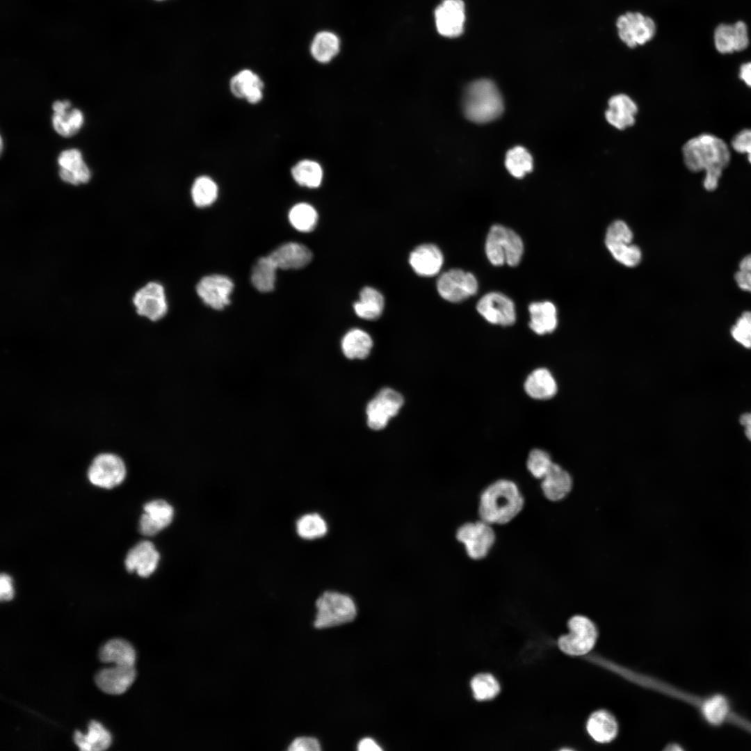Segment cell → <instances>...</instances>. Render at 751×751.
<instances>
[{
  "instance_id": "6da1fadb",
  "label": "cell",
  "mask_w": 751,
  "mask_h": 751,
  "mask_svg": "<svg viewBox=\"0 0 751 751\" xmlns=\"http://www.w3.org/2000/svg\"><path fill=\"white\" fill-rule=\"evenodd\" d=\"M682 152L684 163L690 170H705L704 188L708 191L716 189L722 170L730 159L726 143L714 136L702 134L688 140Z\"/></svg>"
},
{
  "instance_id": "7a4b0ae2",
  "label": "cell",
  "mask_w": 751,
  "mask_h": 751,
  "mask_svg": "<svg viewBox=\"0 0 751 751\" xmlns=\"http://www.w3.org/2000/svg\"><path fill=\"white\" fill-rule=\"evenodd\" d=\"M524 496L517 484L508 479H499L487 486L478 501L480 519L492 524L511 522L522 510Z\"/></svg>"
},
{
  "instance_id": "3957f363",
  "label": "cell",
  "mask_w": 751,
  "mask_h": 751,
  "mask_svg": "<svg viewBox=\"0 0 751 751\" xmlns=\"http://www.w3.org/2000/svg\"><path fill=\"white\" fill-rule=\"evenodd\" d=\"M462 107L466 118L476 123L496 120L503 111V102L496 85L490 80H476L466 88Z\"/></svg>"
},
{
  "instance_id": "277c9868",
  "label": "cell",
  "mask_w": 751,
  "mask_h": 751,
  "mask_svg": "<svg viewBox=\"0 0 751 751\" xmlns=\"http://www.w3.org/2000/svg\"><path fill=\"white\" fill-rule=\"evenodd\" d=\"M523 252V242L514 231L500 225L490 228L486 239L485 253L492 264H507L515 266L520 262Z\"/></svg>"
},
{
  "instance_id": "5b68a950",
  "label": "cell",
  "mask_w": 751,
  "mask_h": 751,
  "mask_svg": "<svg viewBox=\"0 0 751 751\" xmlns=\"http://www.w3.org/2000/svg\"><path fill=\"white\" fill-rule=\"evenodd\" d=\"M317 613L314 625L317 629L335 627L353 621L357 615L356 605L348 595L325 591L316 600Z\"/></svg>"
},
{
  "instance_id": "8992f818",
  "label": "cell",
  "mask_w": 751,
  "mask_h": 751,
  "mask_svg": "<svg viewBox=\"0 0 751 751\" xmlns=\"http://www.w3.org/2000/svg\"><path fill=\"white\" fill-rule=\"evenodd\" d=\"M669 693L697 707L711 725L732 723L751 733V722L732 711L727 700L722 695H715L703 698L673 688H670Z\"/></svg>"
},
{
  "instance_id": "52a82bcc",
  "label": "cell",
  "mask_w": 751,
  "mask_h": 751,
  "mask_svg": "<svg viewBox=\"0 0 751 751\" xmlns=\"http://www.w3.org/2000/svg\"><path fill=\"white\" fill-rule=\"evenodd\" d=\"M569 633L558 640L559 649L572 656L587 654L594 647L598 636L595 623L583 615H574L567 623Z\"/></svg>"
},
{
  "instance_id": "ba28073f",
  "label": "cell",
  "mask_w": 751,
  "mask_h": 751,
  "mask_svg": "<svg viewBox=\"0 0 751 751\" xmlns=\"http://www.w3.org/2000/svg\"><path fill=\"white\" fill-rule=\"evenodd\" d=\"M455 536L463 544L468 556L476 560L486 557L496 540L492 525L481 519L461 525L457 529Z\"/></svg>"
},
{
  "instance_id": "9c48e42d",
  "label": "cell",
  "mask_w": 751,
  "mask_h": 751,
  "mask_svg": "<svg viewBox=\"0 0 751 751\" xmlns=\"http://www.w3.org/2000/svg\"><path fill=\"white\" fill-rule=\"evenodd\" d=\"M632 239V232L622 220L612 223L606 231V248L617 261L629 267L636 266L641 259L639 248L631 244Z\"/></svg>"
},
{
  "instance_id": "30bf717a",
  "label": "cell",
  "mask_w": 751,
  "mask_h": 751,
  "mask_svg": "<svg viewBox=\"0 0 751 751\" xmlns=\"http://www.w3.org/2000/svg\"><path fill=\"white\" fill-rule=\"evenodd\" d=\"M126 476L123 460L113 453H102L92 460L88 477L93 485L106 489L120 485Z\"/></svg>"
},
{
  "instance_id": "8fae6325",
  "label": "cell",
  "mask_w": 751,
  "mask_h": 751,
  "mask_svg": "<svg viewBox=\"0 0 751 751\" xmlns=\"http://www.w3.org/2000/svg\"><path fill=\"white\" fill-rule=\"evenodd\" d=\"M437 289L444 299L458 302L476 293L478 282L471 273L453 268L439 276L437 281Z\"/></svg>"
},
{
  "instance_id": "7c38bea8",
  "label": "cell",
  "mask_w": 751,
  "mask_h": 751,
  "mask_svg": "<svg viewBox=\"0 0 751 751\" xmlns=\"http://www.w3.org/2000/svg\"><path fill=\"white\" fill-rule=\"evenodd\" d=\"M403 401L401 394L391 389L380 391L366 407L369 426L373 430L384 428L390 418L398 413Z\"/></svg>"
},
{
  "instance_id": "4fadbf2b",
  "label": "cell",
  "mask_w": 751,
  "mask_h": 751,
  "mask_svg": "<svg viewBox=\"0 0 751 751\" xmlns=\"http://www.w3.org/2000/svg\"><path fill=\"white\" fill-rule=\"evenodd\" d=\"M617 26L619 37L631 48L649 41L656 33L654 22L639 13H627L620 16Z\"/></svg>"
},
{
  "instance_id": "5bb4252c",
  "label": "cell",
  "mask_w": 751,
  "mask_h": 751,
  "mask_svg": "<svg viewBox=\"0 0 751 751\" xmlns=\"http://www.w3.org/2000/svg\"><path fill=\"white\" fill-rule=\"evenodd\" d=\"M133 302L138 314L152 321L162 318L168 311L164 288L154 282H149L138 290L134 294Z\"/></svg>"
},
{
  "instance_id": "9a60e30c",
  "label": "cell",
  "mask_w": 751,
  "mask_h": 751,
  "mask_svg": "<svg viewBox=\"0 0 751 751\" xmlns=\"http://www.w3.org/2000/svg\"><path fill=\"white\" fill-rule=\"evenodd\" d=\"M476 308L479 314L492 324L508 326L516 320L513 302L501 293L485 294L479 300Z\"/></svg>"
},
{
  "instance_id": "2e32d148",
  "label": "cell",
  "mask_w": 751,
  "mask_h": 751,
  "mask_svg": "<svg viewBox=\"0 0 751 751\" xmlns=\"http://www.w3.org/2000/svg\"><path fill=\"white\" fill-rule=\"evenodd\" d=\"M233 288L234 284L228 277L211 275L200 280L196 286V291L206 305L220 310L229 304V296Z\"/></svg>"
},
{
  "instance_id": "e0dca14e",
  "label": "cell",
  "mask_w": 751,
  "mask_h": 751,
  "mask_svg": "<svg viewBox=\"0 0 751 751\" xmlns=\"http://www.w3.org/2000/svg\"><path fill=\"white\" fill-rule=\"evenodd\" d=\"M437 31L444 37L455 38L463 31L465 4L462 0H444L435 10Z\"/></svg>"
},
{
  "instance_id": "ac0fdd59",
  "label": "cell",
  "mask_w": 751,
  "mask_h": 751,
  "mask_svg": "<svg viewBox=\"0 0 751 751\" xmlns=\"http://www.w3.org/2000/svg\"><path fill=\"white\" fill-rule=\"evenodd\" d=\"M136 676L134 666L115 665L98 671L95 677V681L103 692L111 695H120L131 686Z\"/></svg>"
},
{
  "instance_id": "d6986e66",
  "label": "cell",
  "mask_w": 751,
  "mask_h": 751,
  "mask_svg": "<svg viewBox=\"0 0 751 751\" xmlns=\"http://www.w3.org/2000/svg\"><path fill=\"white\" fill-rule=\"evenodd\" d=\"M139 523L142 534L151 536L167 527L172 521V507L163 500H154L144 506Z\"/></svg>"
},
{
  "instance_id": "ffe728a7",
  "label": "cell",
  "mask_w": 751,
  "mask_h": 751,
  "mask_svg": "<svg viewBox=\"0 0 751 751\" xmlns=\"http://www.w3.org/2000/svg\"><path fill=\"white\" fill-rule=\"evenodd\" d=\"M159 560V554L154 544L142 541L128 552L124 564L127 571L136 572L140 576L147 577L156 570Z\"/></svg>"
},
{
  "instance_id": "44dd1931",
  "label": "cell",
  "mask_w": 751,
  "mask_h": 751,
  "mask_svg": "<svg viewBox=\"0 0 751 751\" xmlns=\"http://www.w3.org/2000/svg\"><path fill=\"white\" fill-rule=\"evenodd\" d=\"M714 42L717 50L722 54L744 50L749 44L745 24L740 21L733 25H719L714 33Z\"/></svg>"
},
{
  "instance_id": "7402d4cb",
  "label": "cell",
  "mask_w": 751,
  "mask_h": 751,
  "mask_svg": "<svg viewBox=\"0 0 751 751\" xmlns=\"http://www.w3.org/2000/svg\"><path fill=\"white\" fill-rule=\"evenodd\" d=\"M608 106L605 118L613 127L622 130L634 124L638 106L627 95L617 94L612 96L608 101Z\"/></svg>"
},
{
  "instance_id": "603a6c76",
  "label": "cell",
  "mask_w": 751,
  "mask_h": 751,
  "mask_svg": "<svg viewBox=\"0 0 751 751\" xmlns=\"http://www.w3.org/2000/svg\"><path fill=\"white\" fill-rule=\"evenodd\" d=\"M268 256L277 268L282 270L301 268L312 259V254L307 247L295 242L279 246Z\"/></svg>"
},
{
  "instance_id": "cb8c5ba5",
  "label": "cell",
  "mask_w": 751,
  "mask_h": 751,
  "mask_svg": "<svg viewBox=\"0 0 751 751\" xmlns=\"http://www.w3.org/2000/svg\"><path fill=\"white\" fill-rule=\"evenodd\" d=\"M409 262L417 274L431 277L440 270L443 264V255L435 245L423 244L410 253Z\"/></svg>"
},
{
  "instance_id": "d4e9b609",
  "label": "cell",
  "mask_w": 751,
  "mask_h": 751,
  "mask_svg": "<svg viewBox=\"0 0 751 751\" xmlns=\"http://www.w3.org/2000/svg\"><path fill=\"white\" fill-rule=\"evenodd\" d=\"M229 88L234 96L244 98L250 104H257L263 97L264 83L250 70H243L236 74L230 80Z\"/></svg>"
},
{
  "instance_id": "484cf974",
  "label": "cell",
  "mask_w": 751,
  "mask_h": 751,
  "mask_svg": "<svg viewBox=\"0 0 751 751\" xmlns=\"http://www.w3.org/2000/svg\"><path fill=\"white\" fill-rule=\"evenodd\" d=\"M58 162L60 166L59 175L63 181L78 185L87 183L90 180V171L78 150L72 149L62 152Z\"/></svg>"
},
{
  "instance_id": "4316f807",
  "label": "cell",
  "mask_w": 751,
  "mask_h": 751,
  "mask_svg": "<svg viewBox=\"0 0 751 751\" xmlns=\"http://www.w3.org/2000/svg\"><path fill=\"white\" fill-rule=\"evenodd\" d=\"M541 480V489L544 495L553 501H560L565 497L572 486V480L569 473L554 462Z\"/></svg>"
},
{
  "instance_id": "83f0119b",
  "label": "cell",
  "mask_w": 751,
  "mask_h": 751,
  "mask_svg": "<svg viewBox=\"0 0 751 751\" xmlns=\"http://www.w3.org/2000/svg\"><path fill=\"white\" fill-rule=\"evenodd\" d=\"M588 734L596 742L606 743L612 741L618 732L617 722L615 716L604 709L593 712L586 722Z\"/></svg>"
},
{
  "instance_id": "f1b7e54d",
  "label": "cell",
  "mask_w": 751,
  "mask_h": 751,
  "mask_svg": "<svg viewBox=\"0 0 751 751\" xmlns=\"http://www.w3.org/2000/svg\"><path fill=\"white\" fill-rule=\"evenodd\" d=\"M524 390L528 396L536 400H547L557 392V383L552 373L545 368L533 370L526 378Z\"/></svg>"
},
{
  "instance_id": "f546056e",
  "label": "cell",
  "mask_w": 751,
  "mask_h": 751,
  "mask_svg": "<svg viewBox=\"0 0 751 751\" xmlns=\"http://www.w3.org/2000/svg\"><path fill=\"white\" fill-rule=\"evenodd\" d=\"M70 106V102L67 100L64 102L56 101L53 104L52 108L54 114L52 117V124L54 129L64 137H70L74 135L83 124V118L82 113L78 109H73L67 112Z\"/></svg>"
},
{
  "instance_id": "4dcf8cb0",
  "label": "cell",
  "mask_w": 751,
  "mask_h": 751,
  "mask_svg": "<svg viewBox=\"0 0 751 751\" xmlns=\"http://www.w3.org/2000/svg\"><path fill=\"white\" fill-rule=\"evenodd\" d=\"M99 658L103 663H114L115 665L134 666L136 654L132 645L126 640L113 638L100 648Z\"/></svg>"
},
{
  "instance_id": "1f68e13d",
  "label": "cell",
  "mask_w": 751,
  "mask_h": 751,
  "mask_svg": "<svg viewBox=\"0 0 751 751\" xmlns=\"http://www.w3.org/2000/svg\"><path fill=\"white\" fill-rule=\"evenodd\" d=\"M530 328L542 335L552 332L557 326V312L555 305L549 301L533 302L528 307Z\"/></svg>"
},
{
  "instance_id": "d6a6232c",
  "label": "cell",
  "mask_w": 751,
  "mask_h": 751,
  "mask_svg": "<svg viewBox=\"0 0 751 751\" xmlns=\"http://www.w3.org/2000/svg\"><path fill=\"white\" fill-rule=\"evenodd\" d=\"M74 741L82 751H102L111 745V736L101 723L92 720L88 725L86 734H83L79 730L75 731Z\"/></svg>"
},
{
  "instance_id": "836d02e7",
  "label": "cell",
  "mask_w": 751,
  "mask_h": 751,
  "mask_svg": "<svg viewBox=\"0 0 751 751\" xmlns=\"http://www.w3.org/2000/svg\"><path fill=\"white\" fill-rule=\"evenodd\" d=\"M384 305L382 295L378 290L366 286L360 291V299L353 305V309L359 317L375 320L382 314Z\"/></svg>"
},
{
  "instance_id": "e575fe53",
  "label": "cell",
  "mask_w": 751,
  "mask_h": 751,
  "mask_svg": "<svg viewBox=\"0 0 751 751\" xmlns=\"http://www.w3.org/2000/svg\"><path fill=\"white\" fill-rule=\"evenodd\" d=\"M373 346L369 334L362 330L355 328L348 331L341 341V348L349 359L366 358Z\"/></svg>"
},
{
  "instance_id": "d590c367",
  "label": "cell",
  "mask_w": 751,
  "mask_h": 751,
  "mask_svg": "<svg viewBox=\"0 0 751 751\" xmlns=\"http://www.w3.org/2000/svg\"><path fill=\"white\" fill-rule=\"evenodd\" d=\"M339 37L332 32L323 31L318 32L314 37L310 46V52L316 61L326 63L332 60L339 53Z\"/></svg>"
},
{
  "instance_id": "8d00e7d4",
  "label": "cell",
  "mask_w": 751,
  "mask_h": 751,
  "mask_svg": "<svg viewBox=\"0 0 751 751\" xmlns=\"http://www.w3.org/2000/svg\"><path fill=\"white\" fill-rule=\"evenodd\" d=\"M277 267L269 256L261 257L254 266L251 282L256 289L266 293L274 289Z\"/></svg>"
},
{
  "instance_id": "74e56055",
  "label": "cell",
  "mask_w": 751,
  "mask_h": 751,
  "mask_svg": "<svg viewBox=\"0 0 751 751\" xmlns=\"http://www.w3.org/2000/svg\"><path fill=\"white\" fill-rule=\"evenodd\" d=\"M323 175L321 165L308 159L299 161L291 169V175L295 181L307 188L318 187L322 182Z\"/></svg>"
},
{
  "instance_id": "f35d334b",
  "label": "cell",
  "mask_w": 751,
  "mask_h": 751,
  "mask_svg": "<svg viewBox=\"0 0 751 751\" xmlns=\"http://www.w3.org/2000/svg\"><path fill=\"white\" fill-rule=\"evenodd\" d=\"M297 534L301 538L313 540L323 538L328 532V524L325 519L317 512L307 513L302 515L296 524Z\"/></svg>"
},
{
  "instance_id": "ab89813d",
  "label": "cell",
  "mask_w": 751,
  "mask_h": 751,
  "mask_svg": "<svg viewBox=\"0 0 751 751\" xmlns=\"http://www.w3.org/2000/svg\"><path fill=\"white\" fill-rule=\"evenodd\" d=\"M218 188L216 183L208 176H200L195 179L191 187V197L198 207H205L212 204L216 200Z\"/></svg>"
},
{
  "instance_id": "60d3db41",
  "label": "cell",
  "mask_w": 751,
  "mask_h": 751,
  "mask_svg": "<svg viewBox=\"0 0 751 751\" xmlns=\"http://www.w3.org/2000/svg\"><path fill=\"white\" fill-rule=\"evenodd\" d=\"M289 219L292 226L302 232L312 231L318 221V213L310 204L305 202L295 204L290 210Z\"/></svg>"
},
{
  "instance_id": "b9f144b4",
  "label": "cell",
  "mask_w": 751,
  "mask_h": 751,
  "mask_svg": "<svg viewBox=\"0 0 751 751\" xmlns=\"http://www.w3.org/2000/svg\"><path fill=\"white\" fill-rule=\"evenodd\" d=\"M505 164L512 176L521 178L532 170L533 158L524 147L516 146L507 152Z\"/></svg>"
},
{
  "instance_id": "7bdbcfd3",
  "label": "cell",
  "mask_w": 751,
  "mask_h": 751,
  "mask_svg": "<svg viewBox=\"0 0 751 751\" xmlns=\"http://www.w3.org/2000/svg\"><path fill=\"white\" fill-rule=\"evenodd\" d=\"M470 686L474 697L478 701L493 699L500 691L499 683L490 673H480L475 675L471 680Z\"/></svg>"
},
{
  "instance_id": "ee69618b",
  "label": "cell",
  "mask_w": 751,
  "mask_h": 751,
  "mask_svg": "<svg viewBox=\"0 0 751 751\" xmlns=\"http://www.w3.org/2000/svg\"><path fill=\"white\" fill-rule=\"evenodd\" d=\"M553 464L551 456L547 452L540 449H535L528 454L526 467L533 477L542 479Z\"/></svg>"
},
{
  "instance_id": "f6af8a7d",
  "label": "cell",
  "mask_w": 751,
  "mask_h": 751,
  "mask_svg": "<svg viewBox=\"0 0 751 751\" xmlns=\"http://www.w3.org/2000/svg\"><path fill=\"white\" fill-rule=\"evenodd\" d=\"M731 334L738 343L751 348V312H745L731 329Z\"/></svg>"
},
{
  "instance_id": "bcb514c9",
  "label": "cell",
  "mask_w": 751,
  "mask_h": 751,
  "mask_svg": "<svg viewBox=\"0 0 751 751\" xmlns=\"http://www.w3.org/2000/svg\"><path fill=\"white\" fill-rule=\"evenodd\" d=\"M732 145L738 152L747 153L751 163V130L745 129L738 133L733 139Z\"/></svg>"
},
{
  "instance_id": "7dc6e473",
  "label": "cell",
  "mask_w": 751,
  "mask_h": 751,
  "mask_svg": "<svg viewBox=\"0 0 751 751\" xmlns=\"http://www.w3.org/2000/svg\"><path fill=\"white\" fill-rule=\"evenodd\" d=\"M288 750L290 751H319L321 746L316 738L302 736L295 738L289 745Z\"/></svg>"
},
{
  "instance_id": "c3c4849f",
  "label": "cell",
  "mask_w": 751,
  "mask_h": 751,
  "mask_svg": "<svg viewBox=\"0 0 751 751\" xmlns=\"http://www.w3.org/2000/svg\"><path fill=\"white\" fill-rule=\"evenodd\" d=\"M14 596L12 578L7 574L2 573L0 576V599L2 601H9Z\"/></svg>"
},
{
  "instance_id": "681fc988",
  "label": "cell",
  "mask_w": 751,
  "mask_h": 751,
  "mask_svg": "<svg viewBox=\"0 0 751 751\" xmlns=\"http://www.w3.org/2000/svg\"><path fill=\"white\" fill-rule=\"evenodd\" d=\"M735 280L741 289L751 292V272L739 270Z\"/></svg>"
},
{
  "instance_id": "f907efd6",
  "label": "cell",
  "mask_w": 751,
  "mask_h": 751,
  "mask_svg": "<svg viewBox=\"0 0 751 751\" xmlns=\"http://www.w3.org/2000/svg\"><path fill=\"white\" fill-rule=\"evenodd\" d=\"M357 749L360 751L382 750V748L376 743V741L370 738L362 739L357 745Z\"/></svg>"
},
{
  "instance_id": "816d5d0a",
  "label": "cell",
  "mask_w": 751,
  "mask_h": 751,
  "mask_svg": "<svg viewBox=\"0 0 751 751\" xmlns=\"http://www.w3.org/2000/svg\"><path fill=\"white\" fill-rule=\"evenodd\" d=\"M740 423L745 428V436L751 442V412L742 414Z\"/></svg>"
},
{
  "instance_id": "f5cc1de1",
  "label": "cell",
  "mask_w": 751,
  "mask_h": 751,
  "mask_svg": "<svg viewBox=\"0 0 751 751\" xmlns=\"http://www.w3.org/2000/svg\"><path fill=\"white\" fill-rule=\"evenodd\" d=\"M740 78L751 87V62L745 63L741 67Z\"/></svg>"
},
{
  "instance_id": "db71d44e",
  "label": "cell",
  "mask_w": 751,
  "mask_h": 751,
  "mask_svg": "<svg viewBox=\"0 0 751 751\" xmlns=\"http://www.w3.org/2000/svg\"><path fill=\"white\" fill-rule=\"evenodd\" d=\"M739 270L751 272V255L745 257L741 260Z\"/></svg>"
},
{
  "instance_id": "11a10c76",
  "label": "cell",
  "mask_w": 751,
  "mask_h": 751,
  "mask_svg": "<svg viewBox=\"0 0 751 751\" xmlns=\"http://www.w3.org/2000/svg\"><path fill=\"white\" fill-rule=\"evenodd\" d=\"M2 146H3L2 138H1V150H2Z\"/></svg>"
},
{
  "instance_id": "9f6ffc18",
  "label": "cell",
  "mask_w": 751,
  "mask_h": 751,
  "mask_svg": "<svg viewBox=\"0 0 751 751\" xmlns=\"http://www.w3.org/2000/svg\"><path fill=\"white\" fill-rule=\"evenodd\" d=\"M157 1H163V0H157Z\"/></svg>"
}]
</instances>
